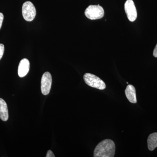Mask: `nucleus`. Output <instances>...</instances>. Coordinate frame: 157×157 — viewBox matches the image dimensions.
<instances>
[{
  "mask_svg": "<svg viewBox=\"0 0 157 157\" xmlns=\"http://www.w3.org/2000/svg\"><path fill=\"white\" fill-rule=\"evenodd\" d=\"M115 153V144L110 139H105L100 142L94 151V157H113Z\"/></svg>",
  "mask_w": 157,
  "mask_h": 157,
  "instance_id": "nucleus-1",
  "label": "nucleus"
},
{
  "mask_svg": "<svg viewBox=\"0 0 157 157\" xmlns=\"http://www.w3.org/2000/svg\"><path fill=\"white\" fill-rule=\"evenodd\" d=\"M85 82L87 85L91 87L95 88L100 90H103L106 88V86L101 78L94 74L86 73L83 76Z\"/></svg>",
  "mask_w": 157,
  "mask_h": 157,
  "instance_id": "nucleus-2",
  "label": "nucleus"
},
{
  "mask_svg": "<svg viewBox=\"0 0 157 157\" xmlns=\"http://www.w3.org/2000/svg\"><path fill=\"white\" fill-rule=\"evenodd\" d=\"M85 15L90 20L101 19L104 17V11L100 5H90L86 8L85 11Z\"/></svg>",
  "mask_w": 157,
  "mask_h": 157,
  "instance_id": "nucleus-3",
  "label": "nucleus"
},
{
  "mask_svg": "<svg viewBox=\"0 0 157 157\" xmlns=\"http://www.w3.org/2000/svg\"><path fill=\"white\" fill-rule=\"evenodd\" d=\"M22 14L23 18L26 21H33L36 14V9L33 4L30 2L24 3L22 7Z\"/></svg>",
  "mask_w": 157,
  "mask_h": 157,
  "instance_id": "nucleus-4",
  "label": "nucleus"
},
{
  "mask_svg": "<svg viewBox=\"0 0 157 157\" xmlns=\"http://www.w3.org/2000/svg\"><path fill=\"white\" fill-rule=\"evenodd\" d=\"M52 83V77L50 73L45 72L41 79V92L44 95H47L50 92Z\"/></svg>",
  "mask_w": 157,
  "mask_h": 157,
  "instance_id": "nucleus-5",
  "label": "nucleus"
},
{
  "mask_svg": "<svg viewBox=\"0 0 157 157\" xmlns=\"http://www.w3.org/2000/svg\"><path fill=\"white\" fill-rule=\"evenodd\" d=\"M124 9L129 20L132 22L135 21L137 17V11L133 0H127L125 3Z\"/></svg>",
  "mask_w": 157,
  "mask_h": 157,
  "instance_id": "nucleus-6",
  "label": "nucleus"
},
{
  "mask_svg": "<svg viewBox=\"0 0 157 157\" xmlns=\"http://www.w3.org/2000/svg\"><path fill=\"white\" fill-rule=\"evenodd\" d=\"M30 69V63L27 59H22L20 62L18 67V75L20 77H24L28 73Z\"/></svg>",
  "mask_w": 157,
  "mask_h": 157,
  "instance_id": "nucleus-7",
  "label": "nucleus"
},
{
  "mask_svg": "<svg viewBox=\"0 0 157 157\" xmlns=\"http://www.w3.org/2000/svg\"><path fill=\"white\" fill-rule=\"evenodd\" d=\"M126 96L129 102L133 104L137 103L136 90L135 87L132 85L129 84L125 90Z\"/></svg>",
  "mask_w": 157,
  "mask_h": 157,
  "instance_id": "nucleus-8",
  "label": "nucleus"
},
{
  "mask_svg": "<svg viewBox=\"0 0 157 157\" xmlns=\"http://www.w3.org/2000/svg\"><path fill=\"white\" fill-rule=\"evenodd\" d=\"M0 119L6 121L9 119L8 106L6 101L0 98Z\"/></svg>",
  "mask_w": 157,
  "mask_h": 157,
  "instance_id": "nucleus-9",
  "label": "nucleus"
},
{
  "mask_svg": "<svg viewBox=\"0 0 157 157\" xmlns=\"http://www.w3.org/2000/svg\"><path fill=\"white\" fill-rule=\"evenodd\" d=\"M147 142L148 149L152 151L157 147V133L155 132L150 135Z\"/></svg>",
  "mask_w": 157,
  "mask_h": 157,
  "instance_id": "nucleus-10",
  "label": "nucleus"
},
{
  "mask_svg": "<svg viewBox=\"0 0 157 157\" xmlns=\"http://www.w3.org/2000/svg\"><path fill=\"white\" fill-rule=\"evenodd\" d=\"M5 51V46L2 44H0V60L2 58Z\"/></svg>",
  "mask_w": 157,
  "mask_h": 157,
  "instance_id": "nucleus-11",
  "label": "nucleus"
},
{
  "mask_svg": "<svg viewBox=\"0 0 157 157\" xmlns=\"http://www.w3.org/2000/svg\"><path fill=\"white\" fill-rule=\"evenodd\" d=\"M46 157H55V156L54 155L53 152L51 150H48L47 152V154L46 155Z\"/></svg>",
  "mask_w": 157,
  "mask_h": 157,
  "instance_id": "nucleus-12",
  "label": "nucleus"
},
{
  "mask_svg": "<svg viewBox=\"0 0 157 157\" xmlns=\"http://www.w3.org/2000/svg\"><path fill=\"white\" fill-rule=\"evenodd\" d=\"M3 20H4V15L2 13H0V29L2 25Z\"/></svg>",
  "mask_w": 157,
  "mask_h": 157,
  "instance_id": "nucleus-13",
  "label": "nucleus"
},
{
  "mask_svg": "<svg viewBox=\"0 0 157 157\" xmlns=\"http://www.w3.org/2000/svg\"><path fill=\"white\" fill-rule=\"evenodd\" d=\"M153 56L157 58V44L154 50Z\"/></svg>",
  "mask_w": 157,
  "mask_h": 157,
  "instance_id": "nucleus-14",
  "label": "nucleus"
}]
</instances>
